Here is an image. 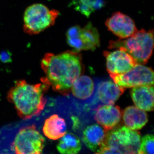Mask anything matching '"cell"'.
Returning a JSON list of instances; mask_svg holds the SVG:
<instances>
[{
  "label": "cell",
  "instance_id": "1",
  "mask_svg": "<svg viewBox=\"0 0 154 154\" xmlns=\"http://www.w3.org/2000/svg\"><path fill=\"white\" fill-rule=\"evenodd\" d=\"M41 65L45 75L41 79L42 82L64 95L69 93L83 67L82 56L73 50L57 54L47 53L42 59Z\"/></svg>",
  "mask_w": 154,
  "mask_h": 154
},
{
  "label": "cell",
  "instance_id": "2",
  "mask_svg": "<svg viewBox=\"0 0 154 154\" xmlns=\"http://www.w3.org/2000/svg\"><path fill=\"white\" fill-rule=\"evenodd\" d=\"M49 87L43 82L31 85L25 80H18L8 92V99L20 118L30 119L40 115L44 109L46 102L44 95Z\"/></svg>",
  "mask_w": 154,
  "mask_h": 154
},
{
  "label": "cell",
  "instance_id": "3",
  "mask_svg": "<svg viewBox=\"0 0 154 154\" xmlns=\"http://www.w3.org/2000/svg\"><path fill=\"white\" fill-rule=\"evenodd\" d=\"M154 47V30H137L125 39L109 42L110 49L121 48L131 56L137 64H146L148 61Z\"/></svg>",
  "mask_w": 154,
  "mask_h": 154
},
{
  "label": "cell",
  "instance_id": "4",
  "mask_svg": "<svg viewBox=\"0 0 154 154\" xmlns=\"http://www.w3.org/2000/svg\"><path fill=\"white\" fill-rule=\"evenodd\" d=\"M140 142L139 132L122 126L106 134L96 154H138Z\"/></svg>",
  "mask_w": 154,
  "mask_h": 154
},
{
  "label": "cell",
  "instance_id": "5",
  "mask_svg": "<svg viewBox=\"0 0 154 154\" xmlns=\"http://www.w3.org/2000/svg\"><path fill=\"white\" fill-rule=\"evenodd\" d=\"M60 13L40 3L28 7L23 16V30L29 35L41 33L55 24Z\"/></svg>",
  "mask_w": 154,
  "mask_h": 154
},
{
  "label": "cell",
  "instance_id": "6",
  "mask_svg": "<svg viewBox=\"0 0 154 154\" xmlns=\"http://www.w3.org/2000/svg\"><path fill=\"white\" fill-rule=\"evenodd\" d=\"M97 83V81L94 82L91 77L83 75L73 83L71 91L78 109L86 113L95 111L98 106L96 96Z\"/></svg>",
  "mask_w": 154,
  "mask_h": 154
},
{
  "label": "cell",
  "instance_id": "7",
  "mask_svg": "<svg viewBox=\"0 0 154 154\" xmlns=\"http://www.w3.org/2000/svg\"><path fill=\"white\" fill-rule=\"evenodd\" d=\"M68 44L76 52L94 51L100 45L99 31L91 22L81 28L75 25L69 28L66 34Z\"/></svg>",
  "mask_w": 154,
  "mask_h": 154
},
{
  "label": "cell",
  "instance_id": "8",
  "mask_svg": "<svg viewBox=\"0 0 154 154\" xmlns=\"http://www.w3.org/2000/svg\"><path fill=\"white\" fill-rule=\"evenodd\" d=\"M45 139L34 125L22 128L15 137L12 149L19 154H38L43 151Z\"/></svg>",
  "mask_w": 154,
  "mask_h": 154
},
{
  "label": "cell",
  "instance_id": "9",
  "mask_svg": "<svg viewBox=\"0 0 154 154\" xmlns=\"http://www.w3.org/2000/svg\"><path fill=\"white\" fill-rule=\"evenodd\" d=\"M110 75L115 84L125 88L154 85L153 71L140 64L124 73Z\"/></svg>",
  "mask_w": 154,
  "mask_h": 154
},
{
  "label": "cell",
  "instance_id": "10",
  "mask_svg": "<svg viewBox=\"0 0 154 154\" xmlns=\"http://www.w3.org/2000/svg\"><path fill=\"white\" fill-rule=\"evenodd\" d=\"M114 51L103 52L106 58V67L109 75L124 73L137 64L133 57L125 50L117 48Z\"/></svg>",
  "mask_w": 154,
  "mask_h": 154
},
{
  "label": "cell",
  "instance_id": "11",
  "mask_svg": "<svg viewBox=\"0 0 154 154\" xmlns=\"http://www.w3.org/2000/svg\"><path fill=\"white\" fill-rule=\"evenodd\" d=\"M105 24L108 30L120 39L128 38L138 30L133 20L119 12L113 14Z\"/></svg>",
  "mask_w": 154,
  "mask_h": 154
},
{
  "label": "cell",
  "instance_id": "12",
  "mask_svg": "<svg viewBox=\"0 0 154 154\" xmlns=\"http://www.w3.org/2000/svg\"><path fill=\"white\" fill-rule=\"evenodd\" d=\"M125 89L111 81H97L96 96L98 106L113 105L123 94Z\"/></svg>",
  "mask_w": 154,
  "mask_h": 154
},
{
  "label": "cell",
  "instance_id": "13",
  "mask_svg": "<svg viewBox=\"0 0 154 154\" xmlns=\"http://www.w3.org/2000/svg\"><path fill=\"white\" fill-rule=\"evenodd\" d=\"M94 111V119L96 122L106 131L112 129L121 120V110L118 106L100 105Z\"/></svg>",
  "mask_w": 154,
  "mask_h": 154
},
{
  "label": "cell",
  "instance_id": "14",
  "mask_svg": "<svg viewBox=\"0 0 154 154\" xmlns=\"http://www.w3.org/2000/svg\"><path fill=\"white\" fill-rule=\"evenodd\" d=\"M106 131L97 124L87 126L83 131L82 140L91 151L97 152L100 149L106 137Z\"/></svg>",
  "mask_w": 154,
  "mask_h": 154
},
{
  "label": "cell",
  "instance_id": "15",
  "mask_svg": "<svg viewBox=\"0 0 154 154\" xmlns=\"http://www.w3.org/2000/svg\"><path fill=\"white\" fill-rule=\"evenodd\" d=\"M154 93L153 86H142L133 88L131 95L137 108L151 111L154 109Z\"/></svg>",
  "mask_w": 154,
  "mask_h": 154
},
{
  "label": "cell",
  "instance_id": "16",
  "mask_svg": "<svg viewBox=\"0 0 154 154\" xmlns=\"http://www.w3.org/2000/svg\"><path fill=\"white\" fill-rule=\"evenodd\" d=\"M43 132L50 139H59L67 132L66 122L57 114H53L45 121Z\"/></svg>",
  "mask_w": 154,
  "mask_h": 154
},
{
  "label": "cell",
  "instance_id": "17",
  "mask_svg": "<svg viewBox=\"0 0 154 154\" xmlns=\"http://www.w3.org/2000/svg\"><path fill=\"white\" fill-rule=\"evenodd\" d=\"M123 119L127 127L133 130L141 129L148 121L146 112L133 106H129L125 109Z\"/></svg>",
  "mask_w": 154,
  "mask_h": 154
},
{
  "label": "cell",
  "instance_id": "18",
  "mask_svg": "<svg viewBox=\"0 0 154 154\" xmlns=\"http://www.w3.org/2000/svg\"><path fill=\"white\" fill-rule=\"evenodd\" d=\"M57 148L61 154H78L82 149V143L76 135L68 132L60 138Z\"/></svg>",
  "mask_w": 154,
  "mask_h": 154
},
{
  "label": "cell",
  "instance_id": "19",
  "mask_svg": "<svg viewBox=\"0 0 154 154\" xmlns=\"http://www.w3.org/2000/svg\"><path fill=\"white\" fill-rule=\"evenodd\" d=\"M104 0H72L71 5L75 11L89 17L95 11L105 6Z\"/></svg>",
  "mask_w": 154,
  "mask_h": 154
},
{
  "label": "cell",
  "instance_id": "20",
  "mask_svg": "<svg viewBox=\"0 0 154 154\" xmlns=\"http://www.w3.org/2000/svg\"><path fill=\"white\" fill-rule=\"evenodd\" d=\"M154 135L147 134L142 139L138 154H154Z\"/></svg>",
  "mask_w": 154,
  "mask_h": 154
}]
</instances>
